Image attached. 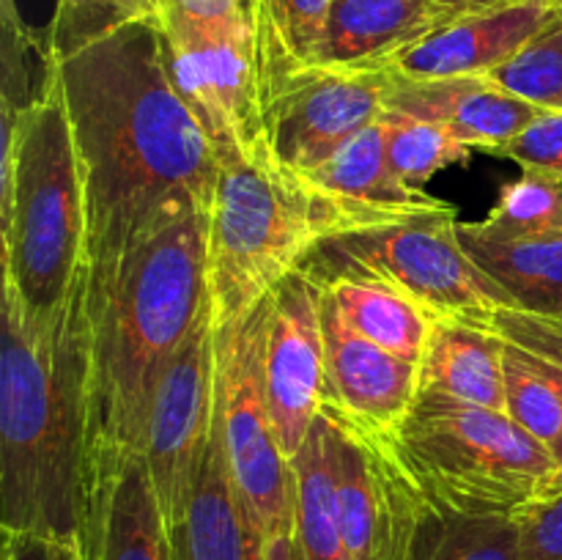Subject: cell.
I'll list each match as a JSON object with an SVG mask.
<instances>
[{"mask_svg": "<svg viewBox=\"0 0 562 560\" xmlns=\"http://www.w3.org/2000/svg\"><path fill=\"white\" fill-rule=\"evenodd\" d=\"M488 234L525 239L562 231V181L543 170L525 168L519 179L499 190L497 206L486 220H477Z\"/></svg>", "mask_w": 562, "mask_h": 560, "instance_id": "f1b7e54d", "label": "cell"}, {"mask_svg": "<svg viewBox=\"0 0 562 560\" xmlns=\"http://www.w3.org/2000/svg\"><path fill=\"white\" fill-rule=\"evenodd\" d=\"M217 412V324L209 307L190 338L170 357L154 390L143 459L165 522L181 508Z\"/></svg>", "mask_w": 562, "mask_h": 560, "instance_id": "7c38bea8", "label": "cell"}, {"mask_svg": "<svg viewBox=\"0 0 562 560\" xmlns=\"http://www.w3.org/2000/svg\"><path fill=\"white\" fill-rule=\"evenodd\" d=\"M159 20L165 14L190 16V20H256V0H159Z\"/></svg>", "mask_w": 562, "mask_h": 560, "instance_id": "d590c367", "label": "cell"}, {"mask_svg": "<svg viewBox=\"0 0 562 560\" xmlns=\"http://www.w3.org/2000/svg\"><path fill=\"white\" fill-rule=\"evenodd\" d=\"M91 318L86 275L58 313L25 316L3 289L0 511L5 533L82 544L91 511Z\"/></svg>", "mask_w": 562, "mask_h": 560, "instance_id": "7a4b0ae2", "label": "cell"}, {"mask_svg": "<svg viewBox=\"0 0 562 560\" xmlns=\"http://www.w3.org/2000/svg\"><path fill=\"white\" fill-rule=\"evenodd\" d=\"M486 77L541 110L562 113V14Z\"/></svg>", "mask_w": 562, "mask_h": 560, "instance_id": "f546056e", "label": "cell"}, {"mask_svg": "<svg viewBox=\"0 0 562 560\" xmlns=\"http://www.w3.org/2000/svg\"><path fill=\"white\" fill-rule=\"evenodd\" d=\"M327 195H333L349 212L357 228L417 217V214L445 212L453 203L428 192L406 187L393 173L387 159V124L384 115L357 132L327 163L305 173Z\"/></svg>", "mask_w": 562, "mask_h": 560, "instance_id": "ac0fdd59", "label": "cell"}, {"mask_svg": "<svg viewBox=\"0 0 562 560\" xmlns=\"http://www.w3.org/2000/svg\"><path fill=\"white\" fill-rule=\"evenodd\" d=\"M552 3L558 5V11H560V14H562V0H552Z\"/></svg>", "mask_w": 562, "mask_h": 560, "instance_id": "ab89813d", "label": "cell"}, {"mask_svg": "<svg viewBox=\"0 0 562 560\" xmlns=\"http://www.w3.org/2000/svg\"><path fill=\"white\" fill-rule=\"evenodd\" d=\"M263 388L280 448L294 461L313 423L322 417L327 393L322 291L302 269L272 291Z\"/></svg>", "mask_w": 562, "mask_h": 560, "instance_id": "4fadbf2b", "label": "cell"}, {"mask_svg": "<svg viewBox=\"0 0 562 560\" xmlns=\"http://www.w3.org/2000/svg\"><path fill=\"white\" fill-rule=\"evenodd\" d=\"M420 390L505 412L503 338L477 322L437 318L420 360Z\"/></svg>", "mask_w": 562, "mask_h": 560, "instance_id": "44dd1931", "label": "cell"}, {"mask_svg": "<svg viewBox=\"0 0 562 560\" xmlns=\"http://www.w3.org/2000/svg\"><path fill=\"white\" fill-rule=\"evenodd\" d=\"M176 91L212 141L220 163L267 143L256 20H159Z\"/></svg>", "mask_w": 562, "mask_h": 560, "instance_id": "9c48e42d", "label": "cell"}, {"mask_svg": "<svg viewBox=\"0 0 562 560\" xmlns=\"http://www.w3.org/2000/svg\"><path fill=\"white\" fill-rule=\"evenodd\" d=\"M442 25L437 0H335L313 66L387 69Z\"/></svg>", "mask_w": 562, "mask_h": 560, "instance_id": "d6986e66", "label": "cell"}, {"mask_svg": "<svg viewBox=\"0 0 562 560\" xmlns=\"http://www.w3.org/2000/svg\"><path fill=\"white\" fill-rule=\"evenodd\" d=\"M412 481L434 503L516 514L552 492L560 464L505 412L420 390L393 437Z\"/></svg>", "mask_w": 562, "mask_h": 560, "instance_id": "8992f818", "label": "cell"}, {"mask_svg": "<svg viewBox=\"0 0 562 560\" xmlns=\"http://www.w3.org/2000/svg\"><path fill=\"white\" fill-rule=\"evenodd\" d=\"M173 560H263V536L231 475L220 410L181 508L165 522Z\"/></svg>", "mask_w": 562, "mask_h": 560, "instance_id": "e0dca14e", "label": "cell"}, {"mask_svg": "<svg viewBox=\"0 0 562 560\" xmlns=\"http://www.w3.org/2000/svg\"><path fill=\"white\" fill-rule=\"evenodd\" d=\"M291 467L296 486V541L305 560H351L340 533L327 417L322 415L313 423Z\"/></svg>", "mask_w": 562, "mask_h": 560, "instance_id": "d4e9b609", "label": "cell"}, {"mask_svg": "<svg viewBox=\"0 0 562 560\" xmlns=\"http://www.w3.org/2000/svg\"><path fill=\"white\" fill-rule=\"evenodd\" d=\"M499 157L514 159L521 168L543 170L562 181V113L541 110L536 121L510 143L499 148Z\"/></svg>", "mask_w": 562, "mask_h": 560, "instance_id": "836d02e7", "label": "cell"}, {"mask_svg": "<svg viewBox=\"0 0 562 560\" xmlns=\"http://www.w3.org/2000/svg\"><path fill=\"white\" fill-rule=\"evenodd\" d=\"M519 560H562V489L516 511Z\"/></svg>", "mask_w": 562, "mask_h": 560, "instance_id": "d6a6232c", "label": "cell"}, {"mask_svg": "<svg viewBox=\"0 0 562 560\" xmlns=\"http://www.w3.org/2000/svg\"><path fill=\"white\" fill-rule=\"evenodd\" d=\"M80 549L86 560H173L143 456L126 461L93 492Z\"/></svg>", "mask_w": 562, "mask_h": 560, "instance_id": "ffe728a7", "label": "cell"}, {"mask_svg": "<svg viewBox=\"0 0 562 560\" xmlns=\"http://www.w3.org/2000/svg\"><path fill=\"white\" fill-rule=\"evenodd\" d=\"M384 124H387L390 168L406 187H415V190H423V184L431 181L439 170L467 163L475 152L437 121L384 113Z\"/></svg>", "mask_w": 562, "mask_h": 560, "instance_id": "83f0119b", "label": "cell"}, {"mask_svg": "<svg viewBox=\"0 0 562 560\" xmlns=\"http://www.w3.org/2000/svg\"><path fill=\"white\" fill-rule=\"evenodd\" d=\"M272 294L236 322L217 327V410L231 475L241 505L267 541L296 525L294 467L274 434L263 388Z\"/></svg>", "mask_w": 562, "mask_h": 560, "instance_id": "ba28073f", "label": "cell"}, {"mask_svg": "<svg viewBox=\"0 0 562 560\" xmlns=\"http://www.w3.org/2000/svg\"><path fill=\"white\" fill-rule=\"evenodd\" d=\"M327 421L335 500L349 558L406 560L426 494L412 481L393 437Z\"/></svg>", "mask_w": 562, "mask_h": 560, "instance_id": "8fae6325", "label": "cell"}, {"mask_svg": "<svg viewBox=\"0 0 562 560\" xmlns=\"http://www.w3.org/2000/svg\"><path fill=\"white\" fill-rule=\"evenodd\" d=\"M459 239L516 307L562 318V231L508 239L488 234L481 223H459Z\"/></svg>", "mask_w": 562, "mask_h": 560, "instance_id": "7402d4cb", "label": "cell"}, {"mask_svg": "<svg viewBox=\"0 0 562 560\" xmlns=\"http://www.w3.org/2000/svg\"><path fill=\"white\" fill-rule=\"evenodd\" d=\"M390 69L305 66L269 82L263 130L274 157L300 173L327 163L349 137L387 113Z\"/></svg>", "mask_w": 562, "mask_h": 560, "instance_id": "30bf717a", "label": "cell"}, {"mask_svg": "<svg viewBox=\"0 0 562 560\" xmlns=\"http://www.w3.org/2000/svg\"><path fill=\"white\" fill-rule=\"evenodd\" d=\"M49 60L86 192V300L93 307L154 236L209 214L220 157L176 91L159 22H130Z\"/></svg>", "mask_w": 562, "mask_h": 560, "instance_id": "6da1fadb", "label": "cell"}, {"mask_svg": "<svg viewBox=\"0 0 562 560\" xmlns=\"http://www.w3.org/2000/svg\"><path fill=\"white\" fill-rule=\"evenodd\" d=\"M0 242L3 289L44 322L86 275V192L60 75L44 55L31 102L0 99Z\"/></svg>", "mask_w": 562, "mask_h": 560, "instance_id": "277c9868", "label": "cell"}, {"mask_svg": "<svg viewBox=\"0 0 562 560\" xmlns=\"http://www.w3.org/2000/svg\"><path fill=\"white\" fill-rule=\"evenodd\" d=\"M470 322L483 324L499 335L503 340L514 344L516 349L525 351L554 384H558L562 395V318L541 316V313L521 311V307L508 305L497 307V311L486 313L481 318H470ZM562 489V472L554 481L552 492Z\"/></svg>", "mask_w": 562, "mask_h": 560, "instance_id": "1f68e13d", "label": "cell"}, {"mask_svg": "<svg viewBox=\"0 0 562 560\" xmlns=\"http://www.w3.org/2000/svg\"><path fill=\"white\" fill-rule=\"evenodd\" d=\"M263 560H305L296 541V525L283 527L263 541Z\"/></svg>", "mask_w": 562, "mask_h": 560, "instance_id": "74e56055", "label": "cell"}, {"mask_svg": "<svg viewBox=\"0 0 562 560\" xmlns=\"http://www.w3.org/2000/svg\"><path fill=\"white\" fill-rule=\"evenodd\" d=\"M387 113L437 121L475 152L499 154L541 115V108L505 91L486 75L412 80L390 69Z\"/></svg>", "mask_w": 562, "mask_h": 560, "instance_id": "2e32d148", "label": "cell"}, {"mask_svg": "<svg viewBox=\"0 0 562 560\" xmlns=\"http://www.w3.org/2000/svg\"><path fill=\"white\" fill-rule=\"evenodd\" d=\"M212 307L209 214H190L154 236L130 261L91 318V500L104 481L143 456L154 390L170 357Z\"/></svg>", "mask_w": 562, "mask_h": 560, "instance_id": "3957f363", "label": "cell"}, {"mask_svg": "<svg viewBox=\"0 0 562 560\" xmlns=\"http://www.w3.org/2000/svg\"><path fill=\"white\" fill-rule=\"evenodd\" d=\"M318 289L355 333L420 366L437 318L417 302L371 280L340 278Z\"/></svg>", "mask_w": 562, "mask_h": 560, "instance_id": "603a6c76", "label": "cell"}, {"mask_svg": "<svg viewBox=\"0 0 562 560\" xmlns=\"http://www.w3.org/2000/svg\"><path fill=\"white\" fill-rule=\"evenodd\" d=\"M355 231V220L269 146L220 163L209 209V291L214 324L261 305L324 239Z\"/></svg>", "mask_w": 562, "mask_h": 560, "instance_id": "5b68a950", "label": "cell"}, {"mask_svg": "<svg viewBox=\"0 0 562 560\" xmlns=\"http://www.w3.org/2000/svg\"><path fill=\"white\" fill-rule=\"evenodd\" d=\"M406 560H519L516 514L459 511L426 497Z\"/></svg>", "mask_w": 562, "mask_h": 560, "instance_id": "cb8c5ba5", "label": "cell"}, {"mask_svg": "<svg viewBox=\"0 0 562 560\" xmlns=\"http://www.w3.org/2000/svg\"><path fill=\"white\" fill-rule=\"evenodd\" d=\"M510 3H519V0H437L445 25H450V22L456 20H464V16L481 14V11H492V9H499V5H510Z\"/></svg>", "mask_w": 562, "mask_h": 560, "instance_id": "8d00e7d4", "label": "cell"}, {"mask_svg": "<svg viewBox=\"0 0 562 560\" xmlns=\"http://www.w3.org/2000/svg\"><path fill=\"white\" fill-rule=\"evenodd\" d=\"M503 373L505 415L536 437L554 456L562 472V395L558 384L508 340H503Z\"/></svg>", "mask_w": 562, "mask_h": 560, "instance_id": "4316f807", "label": "cell"}, {"mask_svg": "<svg viewBox=\"0 0 562 560\" xmlns=\"http://www.w3.org/2000/svg\"><path fill=\"white\" fill-rule=\"evenodd\" d=\"M322 322L327 344L322 415L360 432L395 437L420 393V366L355 333L324 294Z\"/></svg>", "mask_w": 562, "mask_h": 560, "instance_id": "5bb4252c", "label": "cell"}, {"mask_svg": "<svg viewBox=\"0 0 562 560\" xmlns=\"http://www.w3.org/2000/svg\"><path fill=\"white\" fill-rule=\"evenodd\" d=\"M456 206L393 223L368 225L324 239L302 264L316 285L333 280H371L390 285L434 318H481L514 305L459 239Z\"/></svg>", "mask_w": 562, "mask_h": 560, "instance_id": "52a82bcc", "label": "cell"}, {"mask_svg": "<svg viewBox=\"0 0 562 560\" xmlns=\"http://www.w3.org/2000/svg\"><path fill=\"white\" fill-rule=\"evenodd\" d=\"M335 0H256L261 82L305 69L316 60Z\"/></svg>", "mask_w": 562, "mask_h": 560, "instance_id": "484cf974", "label": "cell"}, {"mask_svg": "<svg viewBox=\"0 0 562 560\" xmlns=\"http://www.w3.org/2000/svg\"><path fill=\"white\" fill-rule=\"evenodd\" d=\"M0 25H3V33L27 31V27L22 25L20 11H16V0H0Z\"/></svg>", "mask_w": 562, "mask_h": 560, "instance_id": "f35d334b", "label": "cell"}, {"mask_svg": "<svg viewBox=\"0 0 562 560\" xmlns=\"http://www.w3.org/2000/svg\"><path fill=\"white\" fill-rule=\"evenodd\" d=\"M558 16L560 11L552 0H519L481 11L434 31L401 53L387 69L412 80L492 75Z\"/></svg>", "mask_w": 562, "mask_h": 560, "instance_id": "9a60e30c", "label": "cell"}, {"mask_svg": "<svg viewBox=\"0 0 562 560\" xmlns=\"http://www.w3.org/2000/svg\"><path fill=\"white\" fill-rule=\"evenodd\" d=\"M159 0H55L47 55H64L130 22H159Z\"/></svg>", "mask_w": 562, "mask_h": 560, "instance_id": "4dcf8cb0", "label": "cell"}, {"mask_svg": "<svg viewBox=\"0 0 562 560\" xmlns=\"http://www.w3.org/2000/svg\"><path fill=\"white\" fill-rule=\"evenodd\" d=\"M3 560H86V555L64 538L3 530Z\"/></svg>", "mask_w": 562, "mask_h": 560, "instance_id": "e575fe53", "label": "cell"}]
</instances>
